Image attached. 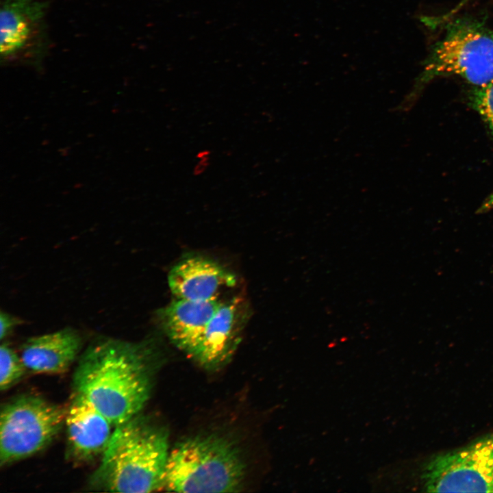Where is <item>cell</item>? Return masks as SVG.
Returning <instances> with one entry per match:
<instances>
[{
  "label": "cell",
  "mask_w": 493,
  "mask_h": 493,
  "mask_svg": "<svg viewBox=\"0 0 493 493\" xmlns=\"http://www.w3.org/2000/svg\"><path fill=\"white\" fill-rule=\"evenodd\" d=\"M422 479L429 492H493V432L433 455Z\"/></svg>",
  "instance_id": "6"
},
{
  "label": "cell",
  "mask_w": 493,
  "mask_h": 493,
  "mask_svg": "<svg viewBox=\"0 0 493 493\" xmlns=\"http://www.w3.org/2000/svg\"><path fill=\"white\" fill-rule=\"evenodd\" d=\"M220 303L219 299L197 301L175 298L160 310V323L170 341L191 355Z\"/></svg>",
  "instance_id": "11"
},
{
  "label": "cell",
  "mask_w": 493,
  "mask_h": 493,
  "mask_svg": "<svg viewBox=\"0 0 493 493\" xmlns=\"http://www.w3.org/2000/svg\"><path fill=\"white\" fill-rule=\"evenodd\" d=\"M68 455L77 462L103 455L114 427L84 397L73 392L66 409L65 423Z\"/></svg>",
  "instance_id": "9"
},
{
  "label": "cell",
  "mask_w": 493,
  "mask_h": 493,
  "mask_svg": "<svg viewBox=\"0 0 493 493\" xmlns=\"http://www.w3.org/2000/svg\"><path fill=\"white\" fill-rule=\"evenodd\" d=\"M21 321L11 314L1 311L0 313V339L3 340L11 331Z\"/></svg>",
  "instance_id": "15"
},
{
  "label": "cell",
  "mask_w": 493,
  "mask_h": 493,
  "mask_svg": "<svg viewBox=\"0 0 493 493\" xmlns=\"http://www.w3.org/2000/svg\"><path fill=\"white\" fill-rule=\"evenodd\" d=\"M245 464L229 439L212 433L187 438L169 451L163 488L177 492H235Z\"/></svg>",
  "instance_id": "3"
},
{
  "label": "cell",
  "mask_w": 493,
  "mask_h": 493,
  "mask_svg": "<svg viewBox=\"0 0 493 493\" xmlns=\"http://www.w3.org/2000/svg\"><path fill=\"white\" fill-rule=\"evenodd\" d=\"M168 454L167 432L138 414L115 427L90 483L108 492L158 490L163 488Z\"/></svg>",
  "instance_id": "2"
},
{
  "label": "cell",
  "mask_w": 493,
  "mask_h": 493,
  "mask_svg": "<svg viewBox=\"0 0 493 493\" xmlns=\"http://www.w3.org/2000/svg\"><path fill=\"white\" fill-rule=\"evenodd\" d=\"M236 281V277L221 265L199 255L182 259L168 276L175 298L197 301L218 299L220 293L233 286Z\"/></svg>",
  "instance_id": "10"
},
{
  "label": "cell",
  "mask_w": 493,
  "mask_h": 493,
  "mask_svg": "<svg viewBox=\"0 0 493 493\" xmlns=\"http://www.w3.org/2000/svg\"><path fill=\"white\" fill-rule=\"evenodd\" d=\"M153 356L148 342L110 337L94 340L74 372V393L84 397L116 427L138 414L147 402Z\"/></svg>",
  "instance_id": "1"
},
{
  "label": "cell",
  "mask_w": 493,
  "mask_h": 493,
  "mask_svg": "<svg viewBox=\"0 0 493 493\" xmlns=\"http://www.w3.org/2000/svg\"><path fill=\"white\" fill-rule=\"evenodd\" d=\"M493 209V192L483 201L477 213H485Z\"/></svg>",
  "instance_id": "16"
},
{
  "label": "cell",
  "mask_w": 493,
  "mask_h": 493,
  "mask_svg": "<svg viewBox=\"0 0 493 493\" xmlns=\"http://www.w3.org/2000/svg\"><path fill=\"white\" fill-rule=\"evenodd\" d=\"M248 314L246 302L240 296L221 301L190 356L207 370L223 366L241 340Z\"/></svg>",
  "instance_id": "8"
},
{
  "label": "cell",
  "mask_w": 493,
  "mask_h": 493,
  "mask_svg": "<svg viewBox=\"0 0 493 493\" xmlns=\"http://www.w3.org/2000/svg\"><path fill=\"white\" fill-rule=\"evenodd\" d=\"M82 339L75 329L66 327L31 337L22 346L21 357L27 370L57 374L66 371L75 360Z\"/></svg>",
  "instance_id": "12"
},
{
  "label": "cell",
  "mask_w": 493,
  "mask_h": 493,
  "mask_svg": "<svg viewBox=\"0 0 493 493\" xmlns=\"http://www.w3.org/2000/svg\"><path fill=\"white\" fill-rule=\"evenodd\" d=\"M470 101L493 134V81L483 86L473 87Z\"/></svg>",
  "instance_id": "14"
},
{
  "label": "cell",
  "mask_w": 493,
  "mask_h": 493,
  "mask_svg": "<svg viewBox=\"0 0 493 493\" xmlns=\"http://www.w3.org/2000/svg\"><path fill=\"white\" fill-rule=\"evenodd\" d=\"M26 368L16 352L5 342L0 347V388L5 390L24 375Z\"/></svg>",
  "instance_id": "13"
},
{
  "label": "cell",
  "mask_w": 493,
  "mask_h": 493,
  "mask_svg": "<svg viewBox=\"0 0 493 493\" xmlns=\"http://www.w3.org/2000/svg\"><path fill=\"white\" fill-rule=\"evenodd\" d=\"M66 412L31 394L7 402L0 415L1 466L25 459L45 448L65 423Z\"/></svg>",
  "instance_id": "5"
},
{
  "label": "cell",
  "mask_w": 493,
  "mask_h": 493,
  "mask_svg": "<svg viewBox=\"0 0 493 493\" xmlns=\"http://www.w3.org/2000/svg\"><path fill=\"white\" fill-rule=\"evenodd\" d=\"M444 76L461 77L472 87L493 81V27L471 16L447 19L422 63L413 93Z\"/></svg>",
  "instance_id": "4"
},
{
  "label": "cell",
  "mask_w": 493,
  "mask_h": 493,
  "mask_svg": "<svg viewBox=\"0 0 493 493\" xmlns=\"http://www.w3.org/2000/svg\"><path fill=\"white\" fill-rule=\"evenodd\" d=\"M48 3L43 0H2L0 55L5 64L39 68L48 54Z\"/></svg>",
  "instance_id": "7"
}]
</instances>
